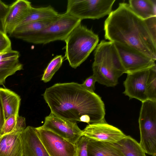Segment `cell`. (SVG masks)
Returning <instances> with one entry per match:
<instances>
[{
  "label": "cell",
  "instance_id": "obj_4",
  "mask_svg": "<svg viewBox=\"0 0 156 156\" xmlns=\"http://www.w3.org/2000/svg\"><path fill=\"white\" fill-rule=\"evenodd\" d=\"M98 35L81 23L76 27L65 40L64 57L69 65L76 69L82 63L96 48Z\"/></svg>",
  "mask_w": 156,
  "mask_h": 156
},
{
  "label": "cell",
  "instance_id": "obj_10",
  "mask_svg": "<svg viewBox=\"0 0 156 156\" xmlns=\"http://www.w3.org/2000/svg\"><path fill=\"white\" fill-rule=\"evenodd\" d=\"M82 132L83 136L90 140L111 144L118 142L126 136L120 129L105 121L88 124Z\"/></svg>",
  "mask_w": 156,
  "mask_h": 156
},
{
  "label": "cell",
  "instance_id": "obj_5",
  "mask_svg": "<svg viewBox=\"0 0 156 156\" xmlns=\"http://www.w3.org/2000/svg\"><path fill=\"white\" fill-rule=\"evenodd\" d=\"M81 20L65 13L49 25L38 32L17 35L15 38L35 44H46L56 41H65Z\"/></svg>",
  "mask_w": 156,
  "mask_h": 156
},
{
  "label": "cell",
  "instance_id": "obj_1",
  "mask_svg": "<svg viewBox=\"0 0 156 156\" xmlns=\"http://www.w3.org/2000/svg\"><path fill=\"white\" fill-rule=\"evenodd\" d=\"M43 96L51 112L65 120L88 124L105 121L101 97L78 83L55 84L46 88Z\"/></svg>",
  "mask_w": 156,
  "mask_h": 156
},
{
  "label": "cell",
  "instance_id": "obj_13",
  "mask_svg": "<svg viewBox=\"0 0 156 156\" xmlns=\"http://www.w3.org/2000/svg\"><path fill=\"white\" fill-rule=\"evenodd\" d=\"M32 6L26 0H18L9 5L4 24V32L9 35L26 16Z\"/></svg>",
  "mask_w": 156,
  "mask_h": 156
},
{
  "label": "cell",
  "instance_id": "obj_27",
  "mask_svg": "<svg viewBox=\"0 0 156 156\" xmlns=\"http://www.w3.org/2000/svg\"><path fill=\"white\" fill-rule=\"evenodd\" d=\"M9 6L0 0V31L4 32V24Z\"/></svg>",
  "mask_w": 156,
  "mask_h": 156
},
{
  "label": "cell",
  "instance_id": "obj_30",
  "mask_svg": "<svg viewBox=\"0 0 156 156\" xmlns=\"http://www.w3.org/2000/svg\"><path fill=\"white\" fill-rule=\"evenodd\" d=\"M26 127L25 118L19 116L17 118L15 128L13 131L23 132Z\"/></svg>",
  "mask_w": 156,
  "mask_h": 156
},
{
  "label": "cell",
  "instance_id": "obj_11",
  "mask_svg": "<svg viewBox=\"0 0 156 156\" xmlns=\"http://www.w3.org/2000/svg\"><path fill=\"white\" fill-rule=\"evenodd\" d=\"M150 68L127 73L123 82L125 90L123 93L130 99L134 98L142 102L147 100L146 85Z\"/></svg>",
  "mask_w": 156,
  "mask_h": 156
},
{
  "label": "cell",
  "instance_id": "obj_18",
  "mask_svg": "<svg viewBox=\"0 0 156 156\" xmlns=\"http://www.w3.org/2000/svg\"><path fill=\"white\" fill-rule=\"evenodd\" d=\"M128 4L133 12L143 19L156 17V0H129Z\"/></svg>",
  "mask_w": 156,
  "mask_h": 156
},
{
  "label": "cell",
  "instance_id": "obj_21",
  "mask_svg": "<svg viewBox=\"0 0 156 156\" xmlns=\"http://www.w3.org/2000/svg\"><path fill=\"white\" fill-rule=\"evenodd\" d=\"M59 14L58 16L49 20L31 22L19 25L9 35L14 38L18 35L40 31L55 21Z\"/></svg>",
  "mask_w": 156,
  "mask_h": 156
},
{
  "label": "cell",
  "instance_id": "obj_24",
  "mask_svg": "<svg viewBox=\"0 0 156 156\" xmlns=\"http://www.w3.org/2000/svg\"><path fill=\"white\" fill-rule=\"evenodd\" d=\"M146 91L148 100L156 101V65L150 68Z\"/></svg>",
  "mask_w": 156,
  "mask_h": 156
},
{
  "label": "cell",
  "instance_id": "obj_31",
  "mask_svg": "<svg viewBox=\"0 0 156 156\" xmlns=\"http://www.w3.org/2000/svg\"><path fill=\"white\" fill-rule=\"evenodd\" d=\"M4 121L5 119L4 117L3 111L0 101V135L2 132Z\"/></svg>",
  "mask_w": 156,
  "mask_h": 156
},
{
  "label": "cell",
  "instance_id": "obj_26",
  "mask_svg": "<svg viewBox=\"0 0 156 156\" xmlns=\"http://www.w3.org/2000/svg\"><path fill=\"white\" fill-rule=\"evenodd\" d=\"M18 117L12 115L5 120L0 135L10 133L14 130Z\"/></svg>",
  "mask_w": 156,
  "mask_h": 156
},
{
  "label": "cell",
  "instance_id": "obj_19",
  "mask_svg": "<svg viewBox=\"0 0 156 156\" xmlns=\"http://www.w3.org/2000/svg\"><path fill=\"white\" fill-rule=\"evenodd\" d=\"M124 156H146L139 143L130 136H126L118 142L112 144Z\"/></svg>",
  "mask_w": 156,
  "mask_h": 156
},
{
  "label": "cell",
  "instance_id": "obj_7",
  "mask_svg": "<svg viewBox=\"0 0 156 156\" xmlns=\"http://www.w3.org/2000/svg\"><path fill=\"white\" fill-rule=\"evenodd\" d=\"M122 65L126 73L150 68L155 61L130 47L114 42Z\"/></svg>",
  "mask_w": 156,
  "mask_h": 156
},
{
  "label": "cell",
  "instance_id": "obj_29",
  "mask_svg": "<svg viewBox=\"0 0 156 156\" xmlns=\"http://www.w3.org/2000/svg\"><path fill=\"white\" fill-rule=\"evenodd\" d=\"M96 82L97 81L95 77L92 75L87 78L83 83L81 84L87 90L94 93V92L95 84Z\"/></svg>",
  "mask_w": 156,
  "mask_h": 156
},
{
  "label": "cell",
  "instance_id": "obj_16",
  "mask_svg": "<svg viewBox=\"0 0 156 156\" xmlns=\"http://www.w3.org/2000/svg\"><path fill=\"white\" fill-rule=\"evenodd\" d=\"M21 100L20 97L13 91L0 87V101L5 120L12 115L19 116Z\"/></svg>",
  "mask_w": 156,
  "mask_h": 156
},
{
  "label": "cell",
  "instance_id": "obj_6",
  "mask_svg": "<svg viewBox=\"0 0 156 156\" xmlns=\"http://www.w3.org/2000/svg\"><path fill=\"white\" fill-rule=\"evenodd\" d=\"M115 0H68L66 12L81 20L109 15Z\"/></svg>",
  "mask_w": 156,
  "mask_h": 156
},
{
  "label": "cell",
  "instance_id": "obj_17",
  "mask_svg": "<svg viewBox=\"0 0 156 156\" xmlns=\"http://www.w3.org/2000/svg\"><path fill=\"white\" fill-rule=\"evenodd\" d=\"M88 156H124L112 144L90 140L87 145Z\"/></svg>",
  "mask_w": 156,
  "mask_h": 156
},
{
  "label": "cell",
  "instance_id": "obj_3",
  "mask_svg": "<svg viewBox=\"0 0 156 156\" xmlns=\"http://www.w3.org/2000/svg\"><path fill=\"white\" fill-rule=\"evenodd\" d=\"M93 75L97 82L108 87L118 83L119 78L126 73L114 43L102 40L94 52Z\"/></svg>",
  "mask_w": 156,
  "mask_h": 156
},
{
  "label": "cell",
  "instance_id": "obj_32",
  "mask_svg": "<svg viewBox=\"0 0 156 156\" xmlns=\"http://www.w3.org/2000/svg\"><path fill=\"white\" fill-rule=\"evenodd\" d=\"M152 156H156V155H153Z\"/></svg>",
  "mask_w": 156,
  "mask_h": 156
},
{
  "label": "cell",
  "instance_id": "obj_14",
  "mask_svg": "<svg viewBox=\"0 0 156 156\" xmlns=\"http://www.w3.org/2000/svg\"><path fill=\"white\" fill-rule=\"evenodd\" d=\"M22 135L23 156H50L39 137L36 128L27 126Z\"/></svg>",
  "mask_w": 156,
  "mask_h": 156
},
{
  "label": "cell",
  "instance_id": "obj_8",
  "mask_svg": "<svg viewBox=\"0 0 156 156\" xmlns=\"http://www.w3.org/2000/svg\"><path fill=\"white\" fill-rule=\"evenodd\" d=\"M37 134L50 156H76V145L51 131L36 128Z\"/></svg>",
  "mask_w": 156,
  "mask_h": 156
},
{
  "label": "cell",
  "instance_id": "obj_22",
  "mask_svg": "<svg viewBox=\"0 0 156 156\" xmlns=\"http://www.w3.org/2000/svg\"><path fill=\"white\" fill-rule=\"evenodd\" d=\"M19 57L0 61V85L5 83L6 79L15 74L16 72L22 70L23 65L20 62Z\"/></svg>",
  "mask_w": 156,
  "mask_h": 156
},
{
  "label": "cell",
  "instance_id": "obj_28",
  "mask_svg": "<svg viewBox=\"0 0 156 156\" xmlns=\"http://www.w3.org/2000/svg\"><path fill=\"white\" fill-rule=\"evenodd\" d=\"M12 49L11 41L7 34L0 31V53Z\"/></svg>",
  "mask_w": 156,
  "mask_h": 156
},
{
  "label": "cell",
  "instance_id": "obj_20",
  "mask_svg": "<svg viewBox=\"0 0 156 156\" xmlns=\"http://www.w3.org/2000/svg\"><path fill=\"white\" fill-rule=\"evenodd\" d=\"M59 14L51 5L39 8L32 6L26 16L19 25L31 22L49 20Z\"/></svg>",
  "mask_w": 156,
  "mask_h": 156
},
{
  "label": "cell",
  "instance_id": "obj_2",
  "mask_svg": "<svg viewBox=\"0 0 156 156\" xmlns=\"http://www.w3.org/2000/svg\"><path fill=\"white\" fill-rule=\"evenodd\" d=\"M105 37L109 41L132 48L155 61L156 17L144 20L120 3L104 23Z\"/></svg>",
  "mask_w": 156,
  "mask_h": 156
},
{
  "label": "cell",
  "instance_id": "obj_15",
  "mask_svg": "<svg viewBox=\"0 0 156 156\" xmlns=\"http://www.w3.org/2000/svg\"><path fill=\"white\" fill-rule=\"evenodd\" d=\"M23 132L0 135V156H23Z\"/></svg>",
  "mask_w": 156,
  "mask_h": 156
},
{
  "label": "cell",
  "instance_id": "obj_25",
  "mask_svg": "<svg viewBox=\"0 0 156 156\" xmlns=\"http://www.w3.org/2000/svg\"><path fill=\"white\" fill-rule=\"evenodd\" d=\"M90 139L88 137L83 136L76 144V156H88L87 145Z\"/></svg>",
  "mask_w": 156,
  "mask_h": 156
},
{
  "label": "cell",
  "instance_id": "obj_23",
  "mask_svg": "<svg viewBox=\"0 0 156 156\" xmlns=\"http://www.w3.org/2000/svg\"><path fill=\"white\" fill-rule=\"evenodd\" d=\"M64 57L57 55L50 62L44 70L41 80L45 83L49 82L61 66Z\"/></svg>",
  "mask_w": 156,
  "mask_h": 156
},
{
  "label": "cell",
  "instance_id": "obj_12",
  "mask_svg": "<svg viewBox=\"0 0 156 156\" xmlns=\"http://www.w3.org/2000/svg\"><path fill=\"white\" fill-rule=\"evenodd\" d=\"M140 133L139 143L145 153L156 155V120L145 116L138 120Z\"/></svg>",
  "mask_w": 156,
  "mask_h": 156
},
{
  "label": "cell",
  "instance_id": "obj_9",
  "mask_svg": "<svg viewBox=\"0 0 156 156\" xmlns=\"http://www.w3.org/2000/svg\"><path fill=\"white\" fill-rule=\"evenodd\" d=\"M40 128L50 130L76 145L82 136V130L76 122L58 117L51 112L45 119L43 125Z\"/></svg>",
  "mask_w": 156,
  "mask_h": 156
}]
</instances>
